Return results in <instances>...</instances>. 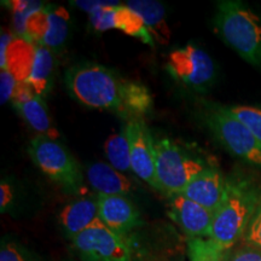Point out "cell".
Returning a JSON list of instances; mask_svg holds the SVG:
<instances>
[{
    "mask_svg": "<svg viewBox=\"0 0 261 261\" xmlns=\"http://www.w3.org/2000/svg\"><path fill=\"white\" fill-rule=\"evenodd\" d=\"M64 84L77 103L108 110L127 121L143 119L154 106L152 94L144 84L126 79L94 62H80L68 68Z\"/></svg>",
    "mask_w": 261,
    "mask_h": 261,
    "instance_id": "6da1fadb",
    "label": "cell"
},
{
    "mask_svg": "<svg viewBox=\"0 0 261 261\" xmlns=\"http://www.w3.org/2000/svg\"><path fill=\"white\" fill-rule=\"evenodd\" d=\"M261 201V188L253 179L233 175L226 179L223 201L214 212L210 238L228 250L242 240Z\"/></svg>",
    "mask_w": 261,
    "mask_h": 261,
    "instance_id": "7a4b0ae2",
    "label": "cell"
},
{
    "mask_svg": "<svg viewBox=\"0 0 261 261\" xmlns=\"http://www.w3.org/2000/svg\"><path fill=\"white\" fill-rule=\"evenodd\" d=\"M217 34L238 56L261 73V17L238 0H223L215 6Z\"/></svg>",
    "mask_w": 261,
    "mask_h": 261,
    "instance_id": "3957f363",
    "label": "cell"
},
{
    "mask_svg": "<svg viewBox=\"0 0 261 261\" xmlns=\"http://www.w3.org/2000/svg\"><path fill=\"white\" fill-rule=\"evenodd\" d=\"M6 69L18 83L27 84L44 98L50 92L54 81L55 54L38 42L15 35L6 54Z\"/></svg>",
    "mask_w": 261,
    "mask_h": 261,
    "instance_id": "277c9868",
    "label": "cell"
},
{
    "mask_svg": "<svg viewBox=\"0 0 261 261\" xmlns=\"http://www.w3.org/2000/svg\"><path fill=\"white\" fill-rule=\"evenodd\" d=\"M28 154L40 171L71 195L83 192L85 179L79 162L57 139L35 136L28 145Z\"/></svg>",
    "mask_w": 261,
    "mask_h": 261,
    "instance_id": "5b68a950",
    "label": "cell"
},
{
    "mask_svg": "<svg viewBox=\"0 0 261 261\" xmlns=\"http://www.w3.org/2000/svg\"><path fill=\"white\" fill-rule=\"evenodd\" d=\"M154 146L160 191L167 197L181 194L191 179L208 167L169 138H154Z\"/></svg>",
    "mask_w": 261,
    "mask_h": 261,
    "instance_id": "8992f818",
    "label": "cell"
},
{
    "mask_svg": "<svg viewBox=\"0 0 261 261\" xmlns=\"http://www.w3.org/2000/svg\"><path fill=\"white\" fill-rule=\"evenodd\" d=\"M204 122L228 152L255 167H261V143L224 107H208L204 112Z\"/></svg>",
    "mask_w": 261,
    "mask_h": 261,
    "instance_id": "52a82bcc",
    "label": "cell"
},
{
    "mask_svg": "<svg viewBox=\"0 0 261 261\" xmlns=\"http://www.w3.org/2000/svg\"><path fill=\"white\" fill-rule=\"evenodd\" d=\"M166 69L172 77L195 91L210 89L217 75L212 57L192 44L169 52Z\"/></svg>",
    "mask_w": 261,
    "mask_h": 261,
    "instance_id": "ba28073f",
    "label": "cell"
},
{
    "mask_svg": "<svg viewBox=\"0 0 261 261\" xmlns=\"http://www.w3.org/2000/svg\"><path fill=\"white\" fill-rule=\"evenodd\" d=\"M69 12L62 6L41 5L27 16L22 37L60 55L69 35Z\"/></svg>",
    "mask_w": 261,
    "mask_h": 261,
    "instance_id": "9c48e42d",
    "label": "cell"
},
{
    "mask_svg": "<svg viewBox=\"0 0 261 261\" xmlns=\"http://www.w3.org/2000/svg\"><path fill=\"white\" fill-rule=\"evenodd\" d=\"M71 248L83 261H132V248L127 237L104 224L77 234L71 241Z\"/></svg>",
    "mask_w": 261,
    "mask_h": 261,
    "instance_id": "30bf717a",
    "label": "cell"
},
{
    "mask_svg": "<svg viewBox=\"0 0 261 261\" xmlns=\"http://www.w3.org/2000/svg\"><path fill=\"white\" fill-rule=\"evenodd\" d=\"M90 24L97 32L119 29L127 35L138 39L143 44L154 46V38L143 18L135 10L119 2H110L107 5L94 9L90 14Z\"/></svg>",
    "mask_w": 261,
    "mask_h": 261,
    "instance_id": "8fae6325",
    "label": "cell"
},
{
    "mask_svg": "<svg viewBox=\"0 0 261 261\" xmlns=\"http://www.w3.org/2000/svg\"><path fill=\"white\" fill-rule=\"evenodd\" d=\"M125 126L129 142L132 172L150 187L160 191L158 175H156L154 137L143 119L130 120L125 123Z\"/></svg>",
    "mask_w": 261,
    "mask_h": 261,
    "instance_id": "7c38bea8",
    "label": "cell"
},
{
    "mask_svg": "<svg viewBox=\"0 0 261 261\" xmlns=\"http://www.w3.org/2000/svg\"><path fill=\"white\" fill-rule=\"evenodd\" d=\"M11 102L22 119L38 133V136L52 139L60 138V132L54 125L44 98L38 96L31 86L18 83Z\"/></svg>",
    "mask_w": 261,
    "mask_h": 261,
    "instance_id": "4fadbf2b",
    "label": "cell"
},
{
    "mask_svg": "<svg viewBox=\"0 0 261 261\" xmlns=\"http://www.w3.org/2000/svg\"><path fill=\"white\" fill-rule=\"evenodd\" d=\"M169 198V218L191 238H210L213 212L179 194Z\"/></svg>",
    "mask_w": 261,
    "mask_h": 261,
    "instance_id": "5bb4252c",
    "label": "cell"
},
{
    "mask_svg": "<svg viewBox=\"0 0 261 261\" xmlns=\"http://www.w3.org/2000/svg\"><path fill=\"white\" fill-rule=\"evenodd\" d=\"M58 223L64 236L70 241L87 228L103 224L99 215L98 195L83 196L65 204L58 215Z\"/></svg>",
    "mask_w": 261,
    "mask_h": 261,
    "instance_id": "9a60e30c",
    "label": "cell"
},
{
    "mask_svg": "<svg viewBox=\"0 0 261 261\" xmlns=\"http://www.w3.org/2000/svg\"><path fill=\"white\" fill-rule=\"evenodd\" d=\"M98 202L102 223L122 236L143 224L138 208L126 196L98 195Z\"/></svg>",
    "mask_w": 261,
    "mask_h": 261,
    "instance_id": "2e32d148",
    "label": "cell"
},
{
    "mask_svg": "<svg viewBox=\"0 0 261 261\" xmlns=\"http://www.w3.org/2000/svg\"><path fill=\"white\" fill-rule=\"evenodd\" d=\"M225 189L226 178L220 169L207 167L191 179L181 195L214 213L223 201Z\"/></svg>",
    "mask_w": 261,
    "mask_h": 261,
    "instance_id": "e0dca14e",
    "label": "cell"
},
{
    "mask_svg": "<svg viewBox=\"0 0 261 261\" xmlns=\"http://www.w3.org/2000/svg\"><path fill=\"white\" fill-rule=\"evenodd\" d=\"M86 178L97 195L127 196L132 192L129 179L110 163H91L86 168Z\"/></svg>",
    "mask_w": 261,
    "mask_h": 261,
    "instance_id": "ac0fdd59",
    "label": "cell"
},
{
    "mask_svg": "<svg viewBox=\"0 0 261 261\" xmlns=\"http://www.w3.org/2000/svg\"><path fill=\"white\" fill-rule=\"evenodd\" d=\"M126 5L143 18L146 28L154 40L162 42L163 45L169 40V28L165 19V8L159 2L149 0H132L127 2Z\"/></svg>",
    "mask_w": 261,
    "mask_h": 261,
    "instance_id": "d6986e66",
    "label": "cell"
},
{
    "mask_svg": "<svg viewBox=\"0 0 261 261\" xmlns=\"http://www.w3.org/2000/svg\"><path fill=\"white\" fill-rule=\"evenodd\" d=\"M107 159L114 168L119 172L132 171L130 167V154H129V142L127 136L126 126H123L120 132L114 133L108 137L104 144Z\"/></svg>",
    "mask_w": 261,
    "mask_h": 261,
    "instance_id": "ffe728a7",
    "label": "cell"
},
{
    "mask_svg": "<svg viewBox=\"0 0 261 261\" xmlns=\"http://www.w3.org/2000/svg\"><path fill=\"white\" fill-rule=\"evenodd\" d=\"M224 250L211 238H190L189 260L190 261H223Z\"/></svg>",
    "mask_w": 261,
    "mask_h": 261,
    "instance_id": "44dd1931",
    "label": "cell"
},
{
    "mask_svg": "<svg viewBox=\"0 0 261 261\" xmlns=\"http://www.w3.org/2000/svg\"><path fill=\"white\" fill-rule=\"evenodd\" d=\"M0 261H45L17 240L3 237L0 246Z\"/></svg>",
    "mask_w": 261,
    "mask_h": 261,
    "instance_id": "7402d4cb",
    "label": "cell"
},
{
    "mask_svg": "<svg viewBox=\"0 0 261 261\" xmlns=\"http://www.w3.org/2000/svg\"><path fill=\"white\" fill-rule=\"evenodd\" d=\"M224 108L228 114H231L238 121L242 122L261 143V109L247 106H231Z\"/></svg>",
    "mask_w": 261,
    "mask_h": 261,
    "instance_id": "603a6c76",
    "label": "cell"
},
{
    "mask_svg": "<svg viewBox=\"0 0 261 261\" xmlns=\"http://www.w3.org/2000/svg\"><path fill=\"white\" fill-rule=\"evenodd\" d=\"M223 261H261V249L242 243L225 250Z\"/></svg>",
    "mask_w": 261,
    "mask_h": 261,
    "instance_id": "cb8c5ba5",
    "label": "cell"
},
{
    "mask_svg": "<svg viewBox=\"0 0 261 261\" xmlns=\"http://www.w3.org/2000/svg\"><path fill=\"white\" fill-rule=\"evenodd\" d=\"M242 243L249 244V246L255 247L257 249H261V201L257 205L252 220L248 225L246 233L242 238Z\"/></svg>",
    "mask_w": 261,
    "mask_h": 261,
    "instance_id": "d4e9b609",
    "label": "cell"
},
{
    "mask_svg": "<svg viewBox=\"0 0 261 261\" xmlns=\"http://www.w3.org/2000/svg\"><path fill=\"white\" fill-rule=\"evenodd\" d=\"M18 81L8 69L2 70L0 73V96H2V104L11 102L15 91L17 89Z\"/></svg>",
    "mask_w": 261,
    "mask_h": 261,
    "instance_id": "484cf974",
    "label": "cell"
},
{
    "mask_svg": "<svg viewBox=\"0 0 261 261\" xmlns=\"http://www.w3.org/2000/svg\"><path fill=\"white\" fill-rule=\"evenodd\" d=\"M15 201V191L9 181L2 180L0 184V212L3 214L9 212Z\"/></svg>",
    "mask_w": 261,
    "mask_h": 261,
    "instance_id": "4316f807",
    "label": "cell"
},
{
    "mask_svg": "<svg viewBox=\"0 0 261 261\" xmlns=\"http://www.w3.org/2000/svg\"><path fill=\"white\" fill-rule=\"evenodd\" d=\"M15 37H11L9 33L3 32L2 34V51H0V67H2V70L6 69V54H8V48L11 44V41L14 40Z\"/></svg>",
    "mask_w": 261,
    "mask_h": 261,
    "instance_id": "83f0119b",
    "label": "cell"
}]
</instances>
